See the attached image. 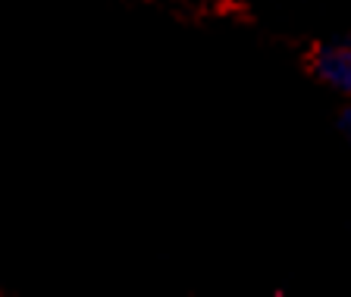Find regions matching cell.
<instances>
[{
	"label": "cell",
	"instance_id": "cell-1",
	"mask_svg": "<svg viewBox=\"0 0 351 297\" xmlns=\"http://www.w3.org/2000/svg\"><path fill=\"white\" fill-rule=\"evenodd\" d=\"M314 69L332 91L351 97V41L323 44L314 57Z\"/></svg>",
	"mask_w": 351,
	"mask_h": 297
},
{
	"label": "cell",
	"instance_id": "cell-2",
	"mask_svg": "<svg viewBox=\"0 0 351 297\" xmlns=\"http://www.w3.org/2000/svg\"><path fill=\"white\" fill-rule=\"evenodd\" d=\"M339 131L345 135V141L351 144V103L345 107V113H342V119H339Z\"/></svg>",
	"mask_w": 351,
	"mask_h": 297
}]
</instances>
